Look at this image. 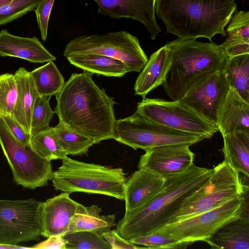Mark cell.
Masks as SVG:
<instances>
[{
  "mask_svg": "<svg viewBox=\"0 0 249 249\" xmlns=\"http://www.w3.org/2000/svg\"><path fill=\"white\" fill-rule=\"evenodd\" d=\"M129 240L137 246H142L143 249H185L192 244L157 232L138 236Z\"/></svg>",
  "mask_w": 249,
  "mask_h": 249,
  "instance_id": "836d02e7",
  "label": "cell"
},
{
  "mask_svg": "<svg viewBox=\"0 0 249 249\" xmlns=\"http://www.w3.org/2000/svg\"><path fill=\"white\" fill-rule=\"evenodd\" d=\"M0 55L21 58L33 63L48 62L56 60L35 36L21 37L6 29L0 32Z\"/></svg>",
  "mask_w": 249,
  "mask_h": 249,
  "instance_id": "ac0fdd59",
  "label": "cell"
},
{
  "mask_svg": "<svg viewBox=\"0 0 249 249\" xmlns=\"http://www.w3.org/2000/svg\"><path fill=\"white\" fill-rule=\"evenodd\" d=\"M213 168L194 163L183 171L165 178L161 191L141 208L124 214L116 225L123 238H132L153 233L168 223L184 200L211 177Z\"/></svg>",
  "mask_w": 249,
  "mask_h": 249,
  "instance_id": "7a4b0ae2",
  "label": "cell"
},
{
  "mask_svg": "<svg viewBox=\"0 0 249 249\" xmlns=\"http://www.w3.org/2000/svg\"><path fill=\"white\" fill-rule=\"evenodd\" d=\"M171 62V53L165 45L152 54L136 80L135 94L144 99L149 92L162 85Z\"/></svg>",
  "mask_w": 249,
  "mask_h": 249,
  "instance_id": "ffe728a7",
  "label": "cell"
},
{
  "mask_svg": "<svg viewBox=\"0 0 249 249\" xmlns=\"http://www.w3.org/2000/svg\"><path fill=\"white\" fill-rule=\"evenodd\" d=\"M206 242L212 249H249V214L226 224Z\"/></svg>",
  "mask_w": 249,
  "mask_h": 249,
  "instance_id": "603a6c76",
  "label": "cell"
},
{
  "mask_svg": "<svg viewBox=\"0 0 249 249\" xmlns=\"http://www.w3.org/2000/svg\"><path fill=\"white\" fill-rule=\"evenodd\" d=\"M245 195L181 220L167 224L154 232L183 242H207L221 227L244 214L248 202Z\"/></svg>",
  "mask_w": 249,
  "mask_h": 249,
  "instance_id": "9c48e42d",
  "label": "cell"
},
{
  "mask_svg": "<svg viewBox=\"0 0 249 249\" xmlns=\"http://www.w3.org/2000/svg\"><path fill=\"white\" fill-rule=\"evenodd\" d=\"M30 145L41 157L51 161L67 156L60 147L52 127L31 136Z\"/></svg>",
  "mask_w": 249,
  "mask_h": 249,
  "instance_id": "f546056e",
  "label": "cell"
},
{
  "mask_svg": "<svg viewBox=\"0 0 249 249\" xmlns=\"http://www.w3.org/2000/svg\"><path fill=\"white\" fill-rule=\"evenodd\" d=\"M165 178L147 168H140L126 178L124 185L125 213L149 202L162 189Z\"/></svg>",
  "mask_w": 249,
  "mask_h": 249,
  "instance_id": "2e32d148",
  "label": "cell"
},
{
  "mask_svg": "<svg viewBox=\"0 0 249 249\" xmlns=\"http://www.w3.org/2000/svg\"><path fill=\"white\" fill-rule=\"evenodd\" d=\"M186 144H173L153 147L145 150L138 167L147 168L164 177L181 172L193 164L194 153Z\"/></svg>",
  "mask_w": 249,
  "mask_h": 249,
  "instance_id": "5bb4252c",
  "label": "cell"
},
{
  "mask_svg": "<svg viewBox=\"0 0 249 249\" xmlns=\"http://www.w3.org/2000/svg\"><path fill=\"white\" fill-rule=\"evenodd\" d=\"M40 0H13L0 5V25L20 17L29 11L35 10Z\"/></svg>",
  "mask_w": 249,
  "mask_h": 249,
  "instance_id": "e575fe53",
  "label": "cell"
},
{
  "mask_svg": "<svg viewBox=\"0 0 249 249\" xmlns=\"http://www.w3.org/2000/svg\"><path fill=\"white\" fill-rule=\"evenodd\" d=\"M42 202L0 199V244L38 241L42 231Z\"/></svg>",
  "mask_w": 249,
  "mask_h": 249,
  "instance_id": "7c38bea8",
  "label": "cell"
},
{
  "mask_svg": "<svg viewBox=\"0 0 249 249\" xmlns=\"http://www.w3.org/2000/svg\"><path fill=\"white\" fill-rule=\"evenodd\" d=\"M98 12L112 18H131L143 24L154 40L161 32L155 17L156 0H93Z\"/></svg>",
  "mask_w": 249,
  "mask_h": 249,
  "instance_id": "9a60e30c",
  "label": "cell"
},
{
  "mask_svg": "<svg viewBox=\"0 0 249 249\" xmlns=\"http://www.w3.org/2000/svg\"><path fill=\"white\" fill-rule=\"evenodd\" d=\"M234 0H156L155 13L166 32L181 39L205 37L212 41L224 29L236 11Z\"/></svg>",
  "mask_w": 249,
  "mask_h": 249,
  "instance_id": "3957f363",
  "label": "cell"
},
{
  "mask_svg": "<svg viewBox=\"0 0 249 249\" xmlns=\"http://www.w3.org/2000/svg\"><path fill=\"white\" fill-rule=\"evenodd\" d=\"M85 71L72 73L55 95L59 122L89 137L94 144L114 139L116 102Z\"/></svg>",
  "mask_w": 249,
  "mask_h": 249,
  "instance_id": "6da1fadb",
  "label": "cell"
},
{
  "mask_svg": "<svg viewBox=\"0 0 249 249\" xmlns=\"http://www.w3.org/2000/svg\"><path fill=\"white\" fill-rule=\"evenodd\" d=\"M213 169L209 180L184 200L168 223L212 210L248 193V185L228 161L224 160Z\"/></svg>",
  "mask_w": 249,
  "mask_h": 249,
  "instance_id": "8992f818",
  "label": "cell"
},
{
  "mask_svg": "<svg viewBox=\"0 0 249 249\" xmlns=\"http://www.w3.org/2000/svg\"><path fill=\"white\" fill-rule=\"evenodd\" d=\"M81 54L119 59L128 67L129 72H141L148 61L137 37L124 31L78 36L67 43L63 53L66 58Z\"/></svg>",
  "mask_w": 249,
  "mask_h": 249,
  "instance_id": "52a82bcc",
  "label": "cell"
},
{
  "mask_svg": "<svg viewBox=\"0 0 249 249\" xmlns=\"http://www.w3.org/2000/svg\"><path fill=\"white\" fill-rule=\"evenodd\" d=\"M216 125L222 135L235 131H249V103L232 87L230 86L220 105Z\"/></svg>",
  "mask_w": 249,
  "mask_h": 249,
  "instance_id": "d6986e66",
  "label": "cell"
},
{
  "mask_svg": "<svg viewBox=\"0 0 249 249\" xmlns=\"http://www.w3.org/2000/svg\"><path fill=\"white\" fill-rule=\"evenodd\" d=\"M50 98L51 96L40 95L36 97L31 116V136L51 127L50 123L55 113L50 106Z\"/></svg>",
  "mask_w": 249,
  "mask_h": 249,
  "instance_id": "4dcf8cb0",
  "label": "cell"
},
{
  "mask_svg": "<svg viewBox=\"0 0 249 249\" xmlns=\"http://www.w3.org/2000/svg\"><path fill=\"white\" fill-rule=\"evenodd\" d=\"M18 97V88L15 75H0V116H11Z\"/></svg>",
  "mask_w": 249,
  "mask_h": 249,
  "instance_id": "d6a6232c",
  "label": "cell"
},
{
  "mask_svg": "<svg viewBox=\"0 0 249 249\" xmlns=\"http://www.w3.org/2000/svg\"><path fill=\"white\" fill-rule=\"evenodd\" d=\"M224 71L229 86L249 103V53L228 58Z\"/></svg>",
  "mask_w": 249,
  "mask_h": 249,
  "instance_id": "484cf974",
  "label": "cell"
},
{
  "mask_svg": "<svg viewBox=\"0 0 249 249\" xmlns=\"http://www.w3.org/2000/svg\"><path fill=\"white\" fill-rule=\"evenodd\" d=\"M31 249V248L21 247L18 245H10L0 244V249Z\"/></svg>",
  "mask_w": 249,
  "mask_h": 249,
  "instance_id": "ab89813d",
  "label": "cell"
},
{
  "mask_svg": "<svg viewBox=\"0 0 249 249\" xmlns=\"http://www.w3.org/2000/svg\"><path fill=\"white\" fill-rule=\"evenodd\" d=\"M72 65L85 71L108 77H122L129 72L122 61L96 54H81L66 58Z\"/></svg>",
  "mask_w": 249,
  "mask_h": 249,
  "instance_id": "cb8c5ba5",
  "label": "cell"
},
{
  "mask_svg": "<svg viewBox=\"0 0 249 249\" xmlns=\"http://www.w3.org/2000/svg\"><path fill=\"white\" fill-rule=\"evenodd\" d=\"M78 204L65 192L42 202L41 235L48 238L66 234Z\"/></svg>",
  "mask_w": 249,
  "mask_h": 249,
  "instance_id": "e0dca14e",
  "label": "cell"
},
{
  "mask_svg": "<svg viewBox=\"0 0 249 249\" xmlns=\"http://www.w3.org/2000/svg\"><path fill=\"white\" fill-rule=\"evenodd\" d=\"M114 140L135 150L144 151L157 146L186 144L192 145L205 139L202 136L169 128L150 121L136 111L128 117L116 120Z\"/></svg>",
  "mask_w": 249,
  "mask_h": 249,
  "instance_id": "ba28073f",
  "label": "cell"
},
{
  "mask_svg": "<svg viewBox=\"0 0 249 249\" xmlns=\"http://www.w3.org/2000/svg\"><path fill=\"white\" fill-rule=\"evenodd\" d=\"M0 145L17 184L34 189L46 185L51 180L53 171L51 161L41 157L30 145L18 140L1 116Z\"/></svg>",
  "mask_w": 249,
  "mask_h": 249,
  "instance_id": "30bf717a",
  "label": "cell"
},
{
  "mask_svg": "<svg viewBox=\"0 0 249 249\" xmlns=\"http://www.w3.org/2000/svg\"><path fill=\"white\" fill-rule=\"evenodd\" d=\"M62 236L67 241L66 249H111L103 236L91 231L71 232Z\"/></svg>",
  "mask_w": 249,
  "mask_h": 249,
  "instance_id": "1f68e13d",
  "label": "cell"
},
{
  "mask_svg": "<svg viewBox=\"0 0 249 249\" xmlns=\"http://www.w3.org/2000/svg\"><path fill=\"white\" fill-rule=\"evenodd\" d=\"M103 237L107 242L111 249H138L142 247L132 243L130 240L121 237L116 230L110 229L103 233Z\"/></svg>",
  "mask_w": 249,
  "mask_h": 249,
  "instance_id": "8d00e7d4",
  "label": "cell"
},
{
  "mask_svg": "<svg viewBox=\"0 0 249 249\" xmlns=\"http://www.w3.org/2000/svg\"><path fill=\"white\" fill-rule=\"evenodd\" d=\"M13 0H0V5L11 2Z\"/></svg>",
  "mask_w": 249,
  "mask_h": 249,
  "instance_id": "60d3db41",
  "label": "cell"
},
{
  "mask_svg": "<svg viewBox=\"0 0 249 249\" xmlns=\"http://www.w3.org/2000/svg\"><path fill=\"white\" fill-rule=\"evenodd\" d=\"M53 132L63 151L67 156L87 154L94 144L89 137L59 123L53 127Z\"/></svg>",
  "mask_w": 249,
  "mask_h": 249,
  "instance_id": "83f0119b",
  "label": "cell"
},
{
  "mask_svg": "<svg viewBox=\"0 0 249 249\" xmlns=\"http://www.w3.org/2000/svg\"><path fill=\"white\" fill-rule=\"evenodd\" d=\"M14 75L18 97L11 116L30 134L32 113L35 100L39 95L30 71L20 67Z\"/></svg>",
  "mask_w": 249,
  "mask_h": 249,
  "instance_id": "44dd1931",
  "label": "cell"
},
{
  "mask_svg": "<svg viewBox=\"0 0 249 249\" xmlns=\"http://www.w3.org/2000/svg\"><path fill=\"white\" fill-rule=\"evenodd\" d=\"M55 0H40L35 11L42 40L47 37L48 22Z\"/></svg>",
  "mask_w": 249,
  "mask_h": 249,
  "instance_id": "d590c367",
  "label": "cell"
},
{
  "mask_svg": "<svg viewBox=\"0 0 249 249\" xmlns=\"http://www.w3.org/2000/svg\"><path fill=\"white\" fill-rule=\"evenodd\" d=\"M102 208L93 204L85 206L78 204L68 227V232L89 231L103 236V233L116 225L115 215H101Z\"/></svg>",
  "mask_w": 249,
  "mask_h": 249,
  "instance_id": "7402d4cb",
  "label": "cell"
},
{
  "mask_svg": "<svg viewBox=\"0 0 249 249\" xmlns=\"http://www.w3.org/2000/svg\"><path fill=\"white\" fill-rule=\"evenodd\" d=\"M228 37L222 44L233 51H245L249 48V12L235 11L226 31Z\"/></svg>",
  "mask_w": 249,
  "mask_h": 249,
  "instance_id": "4316f807",
  "label": "cell"
},
{
  "mask_svg": "<svg viewBox=\"0 0 249 249\" xmlns=\"http://www.w3.org/2000/svg\"><path fill=\"white\" fill-rule=\"evenodd\" d=\"M224 160L248 178L249 175V131H235L222 135Z\"/></svg>",
  "mask_w": 249,
  "mask_h": 249,
  "instance_id": "d4e9b609",
  "label": "cell"
},
{
  "mask_svg": "<svg viewBox=\"0 0 249 249\" xmlns=\"http://www.w3.org/2000/svg\"><path fill=\"white\" fill-rule=\"evenodd\" d=\"M67 241L62 236L53 235L47 239L34 245L31 249H66Z\"/></svg>",
  "mask_w": 249,
  "mask_h": 249,
  "instance_id": "f35d334b",
  "label": "cell"
},
{
  "mask_svg": "<svg viewBox=\"0 0 249 249\" xmlns=\"http://www.w3.org/2000/svg\"><path fill=\"white\" fill-rule=\"evenodd\" d=\"M169 50L171 62L162 85L173 101L183 96L191 84L204 73L222 71L227 57L219 46L196 39H177L165 45Z\"/></svg>",
  "mask_w": 249,
  "mask_h": 249,
  "instance_id": "277c9868",
  "label": "cell"
},
{
  "mask_svg": "<svg viewBox=\"0 0 249 249\" xmlns=\"http://www.w3.org/2000/svg\"><path fill=\"white\" fill-rule=\"evenodd\" d=\"M1 117L9 130L18 140L26 145H30V134L27 133L11 116H5Z\"/></svg>",
  "mask_w": 249,
  "mask_h": 249,
  "instance_id": "74e56055",
  "label": "cell"
},
{
  "mask_svg": "<svg viewBox=\"0 0 249 249\" xmlns=\"http://www.w3.org/2000/svg\"><path fill=\"white\" fill-rule=\"evenodd\" d=\"M229 88L224 70L206 72L191 84L179 100L216 125L218 110Z\"/></svg>",
  "mask_w": 249,
  "mask_h": 249,
  "instance_id": "4fadbf2b",
  "label": "cell"
},
{
  "mask_svg": "<svg viewBox=\"0 0 249 249\" xmlns=\"http://www.w3.org/2000/svg\"><path fill=\"white\" fill-rule=\"evenodd\" d=\"M30 74L40 96L55 95L65 83L63 76L53 61L33 70Z\"/></svg>",
  "mask_w": 249,
  "mask_h": 249,
  "instance_id": "f1b7e54d",
  "label": "cell"
},
{
  "mask_svg": "<svg viewBox=\"0 0 249 249\" xmlns=\"http://www.w3.org/2000/svg\"><path fill=\"white\" fill-rule=\"evenodd\" d=\"M136 111L150 121L205 139L219 131L215 124L179 100L145 98L138 103Z\"/></svg>",
  "mask_w": 249,
  "mask_h": 249,
  "instance_id": "8fae6325",
  "label": "cell"
},
{
  "mask_svg": "<svg viewBox=\"0 0 249 249\" xmlns=\"http://www.w3.org/2000/svg\"><path fill=\"white\" fill-rule=\"evenodd\" d=\"M51 180L55 190L69 194L84 192L124 198L126 178L121 168L82 162L66 156L53 172Z\"/></svg>",
  "mask_w": 249,
  "mask_h": 249,
  "instance_id": "5b68a950",
  "label": "cell"
}]
</instances>
